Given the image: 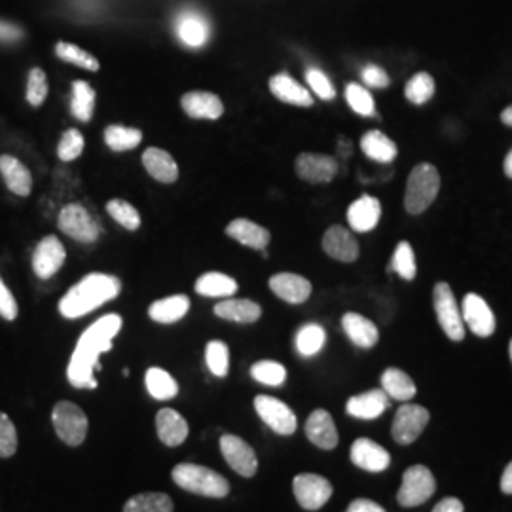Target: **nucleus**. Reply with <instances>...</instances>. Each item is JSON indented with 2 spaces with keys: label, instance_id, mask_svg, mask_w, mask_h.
Segmentation results:
<instances>
[{
  "label": "nucleus",
  "instance_id": "1",
  "mask_svg": "<svg viewBox=\"0 0 512 512\" xmlns=\"http://www.w3.org/2000/svg\"><path fill=\"white\" fill-rule=\"evenodd\" d=\"M122 329V317L116 313H109L95 321L90 329L86 330L74 349L71 363L67 368V378L76 389H95L97 380L93 372L99 368L101 363L99 357L112 348V340L118 336Z\"/></svg>",
  "mask_w": 512,
  "mask_h": 512
},
{
  "label": "nucleus",
  "instance_id": "2",
  "mask_svg": "<svg viewBox=\"0 0 512 512\" xmlns=\"http://www.w3.org/2000/svg\"><path fill=\"white\" fill-rule=\"evenodd\" d=\"M120 291H122V283L114 275H86L61 298L59 311L67 319H78L114 300Z\"/></svg>",
  "mask_w": 512,
  "mask_h": 512
},
{
  "label": "nucleus",
  "instance_id": "3",
  "mask_svg": "<svg viewBox=\"0 0 512 512\" xmlns=\"http://www.w3.org/2000/svg\"><path fill=\"white\" fill-rule=\"evenodd\" d=\"M171 476L179 488H183L190 494L215 497V499L230 494V482L224 476L215 473L213 469L203 465L179 463L173 469Z\"/></svg>",
  "mask_w": 512,
  "mask_h": 512
},
{
  "label": "nucleus",
  "instance_id": "4",
  "mask_svg": "<svg viewBox=\"0 0 512 512\" xmlns=\"http://www.w3.org/2000/svg\"><path fill=\"white\" fill-rule=\"evenodd\" d=\"M440 188V175L437 167L431 164L416 165L408 177L404 207L410 215H421L429 205L437 200Z\"/></svg>",
  "mask_w": 512,
  "mask_h": 512
},
{
  "label": "nucleus",
  "instance_id": "5",
  "mask_svg": "<svg viewBox=\"0 0 512 512\" xmlns=\"http://www.w3.org/2000/svg\"><path fill=\"white\" fill-rule=\"evenodd\" d=\"M437 492V480L425 465H412L403 475V484L397 494L401 507L414 509L427 503Z\"/></svg>",
  "mask_w": 512,
  "mask_h": 512
},
{
  "label": "nucleus",
  "instance_id": "6",
  "mask_svg": "<svg viewBox=\"0 0 512 512\" xmlns=\"http://www.w3.org/2000/svg\"><path fill=\"white\" fill-rule=\"evenodd\" d=\"M55 433L69 446H80L88 435V416L80 406L69 401H61L52 412Z\"/></svg>",
  "mask_w": 512,
  "mask_h": 512
},
{
  "label": "nucleus",
  "instance_id": "7",
  "mask_svg": "<svg viewBox=\"0 0 512 512\" xmlns=\"http://www.w3.org/2000/svg\"><path fill=\"white\" fill-rule=\"evenodd\" d=\"M433 306H435V313H437V319H439L444 334L452 342H461L465 338V323H463V315L459 311L454 291L448 283L435 285Z\"/></svg>",
  "mask_w": 512,
  "mask_h": 512
},
{
  "label": "nucleus",
  "instance_id": "8",
  "mask_svg": "<svg viewBox=\"0 0 512 512\" xmlns=\"http://www.w3.org/2000/svg\"><path fill=\"white\" fill-rule=\"evenodd\" d=\"M59 230L67 234L69 238L80 243H93L99 238V224L95 222L92 213L80 205V203H69L59 213Z\"/></svg>",
  "mask_w": 512,
  "mask_h": 512
},
{
  "label": "nucleus",
  "instance_id": "9",
  "mask_svg": "<svg viewBox=\"0 0 512 512\" xmlns=\"http://www.w3.org/2000/svg\"><path fill=\"white\" fill-rule=\"evenodd\" d=\"M429 410L423 408L420 404H404L393 420V427H391V435L397 444H412L416 442L421 433L425 431L427 423H429Z\"/></svg>",
  "mask_w": 512,
  "mask_h": 512
},
{
  "label": "nucleus",
  "instance_id": "10",
  "mask_svg": "<svg viewBox=\"0 0 512 512\" xmlns=\"http://www.w3.org/2000/svg\"><path fill=\"white\" fill-rule=\"evenodd\" d=\"M255 408L260 420L264 421L277 435L289 437L296 431L298 420L293 410L283 401L268 395H258L255 399Z\"/></svg>",
  "mask_w": 512,
  "mask_h": 512
},
{
  "label": "nucleus",
  "instance_id": "11",
  "mask_svg": "<svg viewBox=\"0 0 512 512\" xmlns=\"http://www.w3.org/2000/svg\"><path fill=\"white\" fill-rule=\"evenodd\" d=\"M294 497L306 511H319L332 497V484L325 476L304 473L293 480Z\"/></svg>",
  "mask_w": 512,
  "mask_h": 512
},
{
  "label": "nucleus",
  "instance_id": "12",
  "mask_svg": "<svg viewBox=\"0 0 512 512\" xmlns=\"http://www.w3.org/2000/svg\"><path fill=\"white\" fill-rule=\"evenodd\" d=\"M220 452L226 459V463L238 473V475L251 478L258 471V459L255 450L236 435H224L220 437Z\"/></svg>",
  "mask_w": 512,
  "mask_h": 512
},
{
  "label": "nucleus",
  "instance_id": "13",
  "mask_svg": "<svg viewBox=\"0 0 512 512\" xmlns=\"http://www.w3.org/2000/svg\"><path fill=\"white\" fill-rule=\"evenodd\" d=\"M463 323L480 338H488L495 332L494 311L488 302L475 293H469L463 298Z\"/></svg>",
  "mask_w": 512,
  "mask_h": 512
},
{
  "label": "nucleus",
  "instance_id": "14",
  "mask_svg": "<svg viewBox=\"0 0 512 512\" xmlns=\"http://www.w3.org/2000/svg\"><path fill=\"white\" fill-rule=\"evenodd\" d=\"M296 175L311 184L330 183L336 173H338V164L334 158L325 156V154H310L304 152L296 158Z\"/></svg>",
  "mask_w": 512,
  "mask_h": 512
},
{
  "label": "nucleus",
  "instance_id": "15",
  "mask_svg": "<svg viewBox=\"0 0 512 512\" xmlns=\"http://www.w3.org/2000/svg\"><path fill=\"white\" fill-rule=\"evenodd\" d=\"M65 258H67V251L63 243L55 236H46L35 249L33 270L40 279H50L61 270V266L65 264Z\"/></svg>",
  "mask_w": 512,
  "mask_h": 512
},
{
  "label": "nucleus",
  "instance_id": "16",
  "mask_svg": "<svg viewBox=\"0 0 512 512\" xmlns=\"http://www.w3.org/2000/svg\"><path fill=\"white\" fill-rule=\"evenodd\" d=\"M351 461L368 473H382L391 465V456L374 440L357 439L351 446Z\"/></svg>",
  "mask_w": 512,
  "mask_h": 512
},
{
  "label": "nucleus",
  "instance_id": "17",
  "mask_svg": "<svg viewBox=\"0 0 512 512\" xmlns=\"http://www.w3.org/2000/svg\"><path fill=\"white\" fill-rule=\"evenodd\" d=\"M323 249L340 262H355L359 258V243L344 226H330L323 236Z\"/></svg>",
  "mask_w": 512,
  "mask_h": 512
},
{
  "label": "nucleus",
  "instance_id": "18",
  "mask_svg": "<svg viewBox=\"0 0 512 512\" xmlns=\"http://www.w3.org/2000/svg\"><path fill=\"white\" fill-rule=\"evenodd\" d=\"M306 437L311 444H315L321 450H334L338 446V431L334 420L327 410H315L311 412L306 421Z\"/></svg>",
  "mask_w": 512,
  "mask_h": 512
},
{
  "label": "nucleus",
  "instance_id": "19",
  "mask_svg": "<svg viewBox=\"0 0 512 512\" xmlns=\"http://www.w3.org/2000/svg\"><path fill=\"white\" fill-rule=\"evenodd\" d=\"M387 406H389V397H387L384 389H372V391H366L363 395L351 397L348 404H346V410H348L351 418L376 420L384 414Z\"/></svg>",
  "mask_w": 512,
  "mask_h": 512
},
{
  "label": "nucleus",
  "instance_id": "20",
  "mask_svg": "<svg viewBox=\"0 0 512 512\" xmlns=\"http://www.w3.org/2000/svg\"><path fill=\"white\" fill-rule=\"evenodd\" d=\"M183 110L196 120H219L224 114V105L219 95L209 92L184 93L181 99Z\"/></svg>",
  "mask_w": 512,
  "mask_h": 512
},
{
  "label": "nucleus",
  "instance_id": "21",
  "mask_svg": "<svg viewBox=\"0 0 512 512\" xmlns=\"http://www.w3.org/2000/svg\"><path fill=\"white\" fill-rule=\"evenodd\" d=\"M380 217H382V205L372 196H363L349 205V226L359 234L374 230L380 222Z\"/></svg>",
  "mask_w": 512,
  "mask_h": 512
},
{
  "label": "nucleus",
  "instance_id": "22",
  "mask_svg": "<svg viewBox=\"0 0 512 512\" xmlns=\"http://www.w3.org/2000/svg\"><path fill=\"white\" fill-rule=\"evenodd\" d=\"M270 289L289 304H302L311 296V283L302 275L275 274L270 279Z\"/></svg>",
  "mask_w": 512,
  "mask_h": 512
},
{
  "label": "nucleus",
  "instance_id": "23",
  "mask_svg": "<svg viewBox=\"0 0 512 512\" xmlns=\"http://www.w3.org/2000/svg\"><path fill=\"white\" fill-rule=\"evenodd\" d=\"M226 236L236 239L241 245L251 247L256 251H264L270 243V238H272L270 232L264 226H260V224H256V222L249 219L232 220L226 226Z\"/></svg>",
  "mask_w": 512,
  "mask_h": 512
},
{
  "label": "nucleus",
  "instance_id": "24",
  "mask_svg": "<svg viewBox=\"0 0 512 512\" xmlns=\"http://www.w3.org/2000/svg\"><path fill=\"white\" fill-rule=\"evenodd\" d=\"M342 327L346 330L349 340L357 346V348L370 349L374 348L380 340V332L378 327L366 319L359 313L349 311L342 317Z\"/></svg>",
  "mask_w": 512,
  "mask_h": 512
},
{
  "label": "nucleus",
  "instance_id": "25",
  "mask_svg": "<svg viewBox=\"0 0 512 512\" xmlns=\"http://www.w3.org/2000/svg\"><path fill=\"white\" fill-rule=\"evenodd\" d=\"M143 165L152 175V179L160 183L171 184L179 179V165L175 162V158L162 148H147L143 154Z\"/></svg>",
  "mask_w": 512,
  "mask_h": 512
},
{
  "label": "nucleus",
  "instance_id": "26",
  "mask_svg": "<svg viewBox=\"0 0 512 512\" xmlns=\"http://www.w3.org/2000/svg\"><path fill=\"white\" fill-rule=\"evenodd\" d=\"M0 173L6 186L16 194V196H29L33 190V177L31 171L25 165L19 162L14 156H0Z\"/></svg>",
  "mask_w": 512,
  "mask_h": 512
},
{
  "label": "nucleus",
  "instance_id": "27",
  "mask_svg": "<svg viewBox=\"0 0 512 512\" xmlns=\"http://www.w3.org/2000/svg\"><path fill=\"white\" fill-rule=\"evenodd\" d=\"M156 431H158V437L164 442L165 446L175 448V446L183 444L190 429H188L186 420L177 410L164 408L156 416Z\"/></svg>",
  "mask_w": 512,
  "mask_h": 512
},
{
  "label": "nucleus",
  "instance_id": "28",
  "mask_svg": "<svg viewBox=\"0 0 512 512\" xmlns=\"http://www.w3.org/2000/svg\"><path fill=\"white\" fill-rule=\"evenodd\" d=\"M270 92L274 93L275 97L283 103L289 105H296V107H311L313 99L311 93L298 84L294 78L289 74L281 73L275 74L270 78Z\"/></svg>",
  "mask_w": 512,
  "mask_h": 512
},
{
  "label": "nucleus",
  "instance_id": "29",
  "mask_svg": "<svg viewBox=\"0 0 512 512\" xmlns=\"http://www.w3.org/2000/svg\"><path fill=\"white\" fill-rule=\"evenodd\" d=\"M188 311H190V298L186 294H175V296H167L164 300H156L148 308V315L156 323L171 325L181 321Z\"/></svg>",
  "mask_w": 512,
  "mask_h": 512
},
{
  "label": "nucleus",
  "instance_id": "30",
  "mask_svg": "<svg viewBox=\"0 0 512 512\" xmlns=\"http://www.w3.org/2000/svg\"><path fill=\"white\" fill-rule=\"evenodd\" d=\"M215 315L234 323H255L262 315V308L245 298H228L215 306Z\"/></svg>",
  "mask_w": 512,
  "mask_h": 512
},
{
  "label": "nucleus",
  "instance_id": "31",
  "mask_svg": "<svg viewBox=\"0 0 512 512\" xmlns=\"http://www.w3.org/2000/svg\"><path fill=\"white\" fill-rule=\"evenodd\" d=\"M361 148L370 160L380 164H389L397 158V145L378 129H372L363 135Z\"/></svg>",
  "mask_w": 512,
  "mask_h": 512
},
{
  "label": "nucleus",
  "instance_id": "32",
  "mask_svg": "<svg viewBox=\"0 0 512 512\" xmlns=\"http://www.w3.org/2000/svg\"><path fill=\"white\" fill-rule=\"evenodd\" d=\"M238 281L230 275L220 274V272H209L203 274L196 281V293L207 296V298H228L238 293Z\"/></svg>",
  "mask_w": 512,
  "mask_h": 512
},
{
  "label": "nucleus",
  "instance_id": "33",
  "mask_svg": "<svg viewBox=\"0 0 512 512\" xmlns=\"http://www.w3.org/2000/svg\"><path fill=\"white\" fill-rule=\"evenodd\" d=\"M382 387L389 399L395 401H403L408 403L416 397V384L412 382V378L399 370V368H387L382 376Z\"/></svg>",
  "mask_w": 512,
  "mask_h": 512
},
{
  "label": "nucleus",
  "instance_id": "34",
  "mask_svg": "<svg viewBox=\"0 0 512 512\" xmlns=\"http://www.w3.org/2000/svg\"><path fill=\"white\" fill-rule=\"evenodd\" d=\"M177 35L186 46L202 48L203 44L207 42V38H209L207 21L202 16L194 14V12H186L177 21Z\"/></svg>",
  "mask_w": 512,
  "mask_h": 512
},
{
  "label": "nucleus",
  "instance_id": "35",
  "mask_svg": "<svg viewBox=\"0 0 512 512\" xmlns=\"http://www.w3.org/2000/svg\"><path fill=\"white\" fill-rule=\"evenodd\" d=\"M145 384H147L148 393L158 401H171L179 393V384L175 382V378L167 370L158 366L148 368Z\"/></svg>",
  "mask_w": 512,
  "mask_h": 512
},
{
  "label": "nucleus",
  "instance_id": "36",
  "mask_svg": "<svg viewBox=\"0 0 512 512\" xmlns=\"http://www.w3.org/2000/svg\"><path fill=\"white\" fill-rule=\"evenodd\" d=\"M95 109V90L86 80H76L73 84V101L71 110L73 116L80 122H90Z\"/></svg>",
  "mask_w": 512,
  "mask_h": 512
},
{
  "label": "nucleus",
  "instance_id": "37",
  "mask_svg": "<svg viewBox=\"0 0 512 512\" xmlns=\"http://www.w3.org/2000/svg\"><path fill=\"white\" fill-rule=\"evenodd\" d=\"M55 55L71 65H76L84 71H90V73H97L101 69L99 65V59H95L90 52H86L84 48L76 46V44H69V42H57L55 44Z\"/></svg>",
  "mask_w": 512,
  "mask_h": 512
},
{
  "label": "nucleus",
  "instance_id": "38",
  "mask_svg": "<svg viewBox=\"0 0 512 512\" xmlns=\"http://www.w3.org/2000/svg\"><path fill=\"white\" fill-rule=\"evenodd\" d=\"M327 342V332L321 325H304L296 334V349L302 357H313L317 355Z\"/></svg>",
  "mask_w": 512,
  "mask_h": 512
},
{
  "label": "nucleus",
  "instance_id": "39",
  "mask_svg": "<svg viewBox=\"0 0 512 512\" xmlns=\"http://www.w3.org/2000/svg\"><path fill=\"white\" fill-rule=\"evenodd\" d=\"M143 141L141 129L126 128V126H109L105 129V143L114 152H126L139 147Z\"/></svg>",
  "mask_w": 512,
  "mask_h": 512
},
{
  "label": "nucleus",
  "instance_id": "40",
  "mask_svg": "<svg viewBox=\"0 0 512 512\" xmlns=\"http://www.w3.org/2000/svg\"><path fill=\"white\" fill-rule=\"evenodd\" d=\"M124 512H173V501L169 495L156 492L133 495L124 505Z\"/></svg>",
  "mask_w": 512,
  "mask_h": 512
},
{
  "label": "nucleus",
  "instance_id": "41",
  "mask_svg": "<svg viewBox=\"0 0 512 512\" xmlns=\"http://www.w3.org/2000/svg\"><path fill=\"white\" fill-rule=\"evenodd\" d=\"M404 95L414 105L427 103L435 95V80H433V76L427 73L414 74L408 80L406 88H404Z\"/></svg>",
  "mask_w": 512,
  "mask_h": 512
},
{
  "label": "nucleus",
  "instance_id": "42",
  "mask_svg": "<svg viewBox=\"0 0 512 512\" xmlns=\"http://www.w3.org/2000/svg\"><path fill=\"white\" fill-rule=\"evenodd\" d=\"M389 272H397L406 281H412L416 274H418V268H416V256H414V249L408 241H401L395 249V255L393 260L389 264Z\"/></svg>",
  "mask_w": 512,
  "mask_h": 512
},
{
  "label": "nucleus",
  "instance_id": "43",
  "mask_svg": "<svg viewBox=\"0 0 512 512\" xmlns=\"http://www.w3.org/2000/svg\"><path fill=\"white\" fill-rule=\"evenodd\" d=\"M107 213H109L112 219L116 220L122 228H126L129 232H135L139 230L141 226V215L139 211L131 205L129 202L124 200H110L107 203Z\"/></svg>",
  "mask_w": 512,
  "mask_h": 512
},
{
  "label": "nucleus",
  "instance_id": "44",
  "mask_svg": "<svg viewBox=\"0 0 512 512\" xmlns=\"http://www.w3.org/2000/svg\"><path fill=\"white\" fill-rule=\"evenodd\" d=\"M251 376L260 384L279 387L287 380V370H285V366L275 363V361H258L251 366Z\"/></svg>",
  "mask_w": 512,
  "mask_h": 512
},
{
  "label": "nucleus",
  "instance_id": "45",
  "mask_svg": "<svg viewBox=\"0 0 512 512\" xmlns=\"http://www.w3.org/2000/svg\"><path fill=\"white\" fill-rule=\"evenodd\" d=\"M205 361L215 376L224 378L228 376V370H230V349L224 342L213 340L205 349Z\"/></svg>",
  "mask_w": 512,
  "mask_h": 512
},
{
  "label": "nucleus",
  "instance_id": "46",
  "mask_svg": "<svg viewBox=\"0 0 512 512\" xmlns=\"http://www.w3.org/2000/svg\"><path fill=\"white\" fill-rule=\"evenodd\" d=\"M86 148V141H84V135L78 131V129H67L59 141V147H57V156L59 160L63 162H73L76 160Z\"/></svg>",
  "mask_w": 512,
  "mask_h": 512
},
{
  "label": "nucleus",
  "instance_id": "47",
  "mask_svg": "<svg viewBox=\"0 0 512 512\" xmlns=\"http://www.w3.org/2000/svg\"><path fill=\"white\" fill-rule=\"evenodd\" d=\"M346 99H348L349 107L361 116H372L376 110L372 95L361 84H348Z\"/></svg>",
  "mask_w": 512,
  "mask_h": 512
},
{
  "label": "nucleus",
  "instance_id": "48",
  "mask_svg": "<svg viewBox=\"0 0 512 512\" xmlns=\"http://www.w3.org/2000/svg\"><path fill=\"white\" fill-rule=\"evenodd\" d=\"M18 450V431L12 420L0 412V458H12Z\"/></svg>",
  "mask_w": 512,
  "mask_h": 512
},
{
  "label": "nucleus",
  "instance_id": "49",
  "mask_svg": "<svg viewBox=\"0 0 512 512\" xmlns=\"http://www.w3.org/2000/svg\"><path fill=\"white\" fill-rule=\"evenodd\" d=\"M46 95H48V78L42 69L35 67L29 74V82H27V101L33 107H40Z\"/></svg>",
  "mask_w": 512,
  "mask_h": 512
},
{
  "label": "nucleus",
  "instance_id": "50",
  "mask_svg": "<svg viewBox=\"0 0 512 512\" xmlns=\"http://www.w3.org/2000/svg\"><path fill=\"white\" fill-rule=\"evenodd\" d=\"M306 80H308L311 90L315 92V95H319L321 99H327V101H329V99H334V97H336V90H334V86H332L329 76L323 73V71H319V69H310V71L306 73Z\"/></svg>",
  "mask_w": 512,
  "mask_h": 512
},
{
  "label": "nucleus",
  "instance_id": "51",
  "mask_svg": "<svg viewBox=\"0 0 512 512\" xmlns=\"http://www.w3.org/2000/svg\"><path fill=\"white\" fill-rule=\"evenodd\" d=\"M18 311V302H16L14 294L6 287V283L0 277V315L6 321H14L18 317Z\"/></svg>",
  "mask_w": 512,
  "mask_h": 512
},
{
  "label": "nucleus",
  "instance_id": "52",
  "mask_svg": "<svg viewBox=\"0 0 512 512\" xmlns=\"http://www.w3.org/2000/svg\"><path fill=\"white\" fill-rule=\"evenodd\" d=\"M361 76H363V82L368 88H387L389 86V76L382 67L368 65L363 69Z\"/></svg>",
  "mask_w": 512,
  "mask_h": 512
},
{
  "label": "nucleus",
  "instance_id": "53",
  "mask_svg": "<svg viewBox=\"0 0 512 512\" xmlns=\"http://www.w3.org/2000/svg\"><path fill=\"white\" fill-rule=\"evenodd\" d=\"M348 512H385L378 503L370 499H355L348 507Z\"/></svg>",
  "mask_w": 512,
  "mask_h": 512
},
{
  "label": "nucleus",
  "instance_id": "54",
  "mask_svg": "<svg viewBox=\"0 0 512 512\" xmlns=\"http://www.w3.org/2000/svg\"><path fill=\"white\" fill-rule=\"evenodd\" d=\"M465 507L463 503L459 501L458 497H446L442 499L439 505L433 509V512H463Z\"/></svg>",
  "mask_w": 512,
  "mask_h": 512
},
{
  "label": "nucleus",
  "instance_id": "55",
  "mask_svg": "<svg viewBox=\"0 0 512 512\" xmlns=\"http://www.w3.org/2000/svg\"><path fill=\"white\" fill-rule=\"evenodd\" d=\"M21 37V29L12 25V23H6V21H0V40H18Z\"/></svg>",
  "mask_w": 512,
  "mask_h": 512
},
{
  "label": "nucleus",
  "instance_id": "56",
  "mask_svg": "<svg viewBox=\"0 0 512 512\" xmlns=\"http://www.w3.org/2000/svg\"><path fill=\"white\" fill-rule=\"evenodd\" d=\"M501 492L512 495V461L505 467L503 476H501Z\"/></svg>",
  "mask_w": 512,
  "mask_h": 512
},
{
  "label": "nucleus",
  "instance_id": "57",
  "mask_svg": "<svg viewBox=\"0 0 512 512\" xmlns=\"http://www.w3.org/2000/svg\"><path fill=\"white\" fill-rule=\"evenodd\" d=\"M501 120H503V124H507V126H511L512 128V105L509 109L503 110V114H501Z\"/></svg>",
  "mask_w": 512,
  "mask_h": 512
},
{
  "label": "nucleus",
  "instance_id": "58",
  "mask_svg": "<svg viewBox=\"0 0 512 512\" xmlns=\"http://www.w3.org/2000/svg\"><path fill=\"white\" fill-rule=\"evenodd\" d=\"M505 175L512 179V150L507 154V158H505Z\"/></svg>",
  "mask_w": 512,
  "mask_h": 512
},
{
  "label": "nucleus",
  "instance_id": "59",
  "mask_svg": "<svg viewBox=\"0 0 512 512\" xmlns=\"http://www.w3.org/2000/svg\"><path fill=\"white\" fill-rule=\"evenodd\" d=\"M509 351H511V359H512V340H511V346H509Z\"/></svg>",
  "mask_w": 512,
  "mask_h": 512
}]
</instances>
